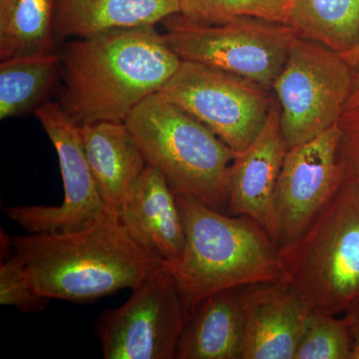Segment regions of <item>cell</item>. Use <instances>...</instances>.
Returning a JSON list of instances; mask_svg holds the SVG:
<instances>
[{
	"instance_id": "cell-19",
	"label": "cell",
	"mask_w": 359,
	"mask_h": 359,
	"mask_svg": "<svg viewBox=\"0 0 359 359\" xmlns=\"http://www.w3.org/2000/svg\"><path fill=\"white\" fill-rule=\"evenodd\" d=\"M289 25L297 36L344 53L359 41V0H292Z\"/></svg>"
},
{
	"instance_id": "cell-2",
	"label": "cell",
	"mask_w": 359,
	"mask_h": 359,
	"mask_svg": "<svg viewBox=\"0 0 359 359\" xmlns=\"http://www.w3.org/2000/svg\"><path fill=\"white\" fill-rule=\"evenodd\" d=\"M9 245L50 301L92 302L132 290L166 264L110 215L77 231L9 236Z\"/></svg>"
},
{
	"instance_id": "cell-8",
	"label": "cell",
	"mask_w": 359,
	"mask_h": 359,
	"mask_svg": "<svg viewBox=\"0 0 359 359\" xmlns=\"http://www.w3.org/2000/svg\"><path fill=\"white\" fill-rule=\"evenodd\" d=\"M269 91L247 78L182 60L158 94L205 124L238 154L263 129L276 100Z\"/></svg>"
},
{
	"instance_id": "cell-17",
	"label": "cell",
	"mask_w": 359,
	"mask_h": 359,
	"mask_svg": "<svg viewBox=\"0 0 359 359\" xmlns=\"http://www.w3.org/2000/svg\"><path fill=\"white\" fill-rule=\"evenodd\" d=\"M243 287L210 295L187 321L178 359H242Z\"/></svg>"
},
{
	"instance_id": "cell-5",
	"label": "cell",
	"mask_w": 359,
	"mask_h": 359,
	"mask_svg": "<svg viewBox=\"0 0 359 359\" xmlns=\"http://www.w3.org/2000/svg\"><path fill=\"white\" fill-rule=\"evenodd\" d=\"M283 276L311 311L334 316L359 308V186L342 183L294 242L280 247Z\"/></svg>"
},
{
	"instance_id": "cell-15",
	"label": "cell",
	"mask_w": 359,
	"mask_h": 359,
	"mask_svg": "<svg viewBox=\"0 0 359 359\" xmlns=\"http://www.w3.org/2000/svg\"><path fill=\"white\" fill-rule=\"evenodd\" d=\"M85 155L110 216L123 204L148 166L125 122H97L79 127Z\"/></svg>"
},
{
	"instance_id": "cell-3",
	"label": "cell",
	"mask_w": 359,
	"mask_h": 359,
	"mask_svg": "<svg viewBox=\"0 0 359 359\" xmlns=\"http://www.w3.org/2000/svg\"><path fill=\"white\" fill-rule=\"evenodd\" d=\"M186 243L171 269L189 318L210 295L282 278L280 247L257 222L177 196Z\"/></svg>"
},
{
	"instance_id": "cell-13",
	"label": "cell",
	"mask_w": 359,
	"mask_h": 359,
	"mask_svg": "<svg viewBox=\"0 0 359 359\" xmlns=\"http://www.w3.org/2000/svg\"><path fill=\"white\" fill-rule=\"evenodd\" d=\"M242 359H294L311 311L282 280L244 287Z\"/></svg>"
},
{
	"instance_id": "cell-4",
	"label": "cell",
	"mask_w": 359,
	"mask_h": 359,
	"mask_svg": "<svg viewBox=\"0 0 359 359\" xmlns=\"http://www.w3.org/2000/svg\"><path fill=\"white\" fill-rule=\"evenodd\" d=\"M125 123L176 196L226 212L236 153L211 129L158 93L142 101Z\"/></svg>"
},
{
	"instance_id": "cell-21",
	"label": "cell",
	"mask_w": 359,
	"mask_h": 359,
	"mask_svg": "<svg viewBox=\"0 0 359 359\" xmlns=\"http://www.w3.org/2000/svg\"><path fill=\"white\" fill-rule=\"evenodd\" d=\"M180 14L200 23H223L238 18L289 25L292 0H179Z\"/></svg>"
},
{
	"instance_id": "cell-14",
	"label": "cell",
	"mask_w": 359,
	"mask_h": 359,
	"mask_svg": "<svg viewBox=\"0 0 359 359\" xmlns=\"http://www.w3.org/2000/svg\"><path fill=\"white\" fill-rule=\"evenodd\" d=\"M118 219L168 266L178 263L185 249V226L176 194L159 170L148 164Z\"/></svg>"
},
{
	"instance_id": "cell-11",
	"label": "cell",
	"mask_w": 359,
	"mask_h": 359,
	"mask_svg": "<svg viewBox=\"0 0 359 359\" xmlns=\"http://www.w3.org/2000/svg\"><path fill=\"white\" fill-rule=\"evenodd\" d=\"M340 140L339 121L311 140L287 149L276 193L280 247L302 237L341 186Z\"/></svg>"
},
{
	"instance_id": "cell-1",
	"label": "cell",
	"mask_w": 359,
	"mask_h": 359,
	"mask_svg": "<svg viewBox=\"0 0 359 359\" xmlns=\"http://www.w3.org/2000/svg\"><path fill=\"white\" fill-rule=\"evenodd\" d=\"M59 56L65 78L61 106L78 127L126 121L182 62L154 26L77 39L65 44Z\"/></svg>"
},
{
	"instance_id": "cell-26",
	"label": "cell",
	"mask_w": 359,
	"mask_h": 359,
	"mask_svg": "<svg viewBox=\"0 0 359 359\" xmlns=\"http://www.w3.org/2000/svg\"><path fill=\"white\" fill-rule=\"evenodd\" d=\"M355 73L359 72V41L351 50L340 54Z\"/></svg>"
},
{
	"instance_id": "cell-18",
	"label": "cell",
	"mask_w": 359,
	"mask_h": 359,
	"mask_svg": "<svg viewBox=\"0 0 359 359\" xmlns=\"http://www.w3.org/2000/svg\"><path fill=\"white\" fill-rule=\"evenodd\" d=\"M58 0H0V58L55 52Z\"/></svg>"
},
{
	"instance_id": "cell-16",
	"label": "cell",
	"mask_w": 359,
	"mask_h": 359,
	"mask_svg": "<svg viewBox=\"0 0 359 359\" xmlns=\"http://www.w3.org/2000/svg\"><path fill=\"white\" fill-rule=\"evenodd\" d=\"M180 13L179 0H58L56 39L93 36L124 28L154 26Z\"/></svg>"
},
{
	"instance_id": "cell-20",
	"label": "cell",
	"mask_w": 359,
	"mask_h": 359,
	"mask_svg": "<svg viewBox=\"0 0 359 359\" xmlns=\"http://www.w3.org/2000/svg\"><path fill=\"white\" fill-rule=\"evenodd\" d=\"M60 68L56 52L4 59L0 63V119L16 117L41 102Z\"/></svg>"
},
{
	"instance_id": "cell-10",
	"label": "cell",
	"mask_w": 359,
	"mask_h": 359,
	"mask_svg": "<svg viewBox=\"0 0 359 359\" xmlns=\"http://www.w3.org/2000/svg\"><path fill=\"white\" fill-rule=\"evenodd\" d=\"M35 115L57 153L65 200L60 205H16L6 209L28 233H65L86 228L109 216L85 155L79 127L62 106L46 102Z\"/></svg>"
},
{
	"instance_id": "cell-22",
	"label": "cell",
	"mask_w": 359,
	"mask_h": 359,
	"mask_svg": "<svg viewBox=\"0 0 359 359\" xmlns=\"http://www.w3.org/2000/svg\"><path fill=\"white\" fill-rule=\"evenodd\" d=\"M353 340L344 316L311 311L302 325L294 359H351Z\"/></svg>"
},
{
	"instance_id": "cell-25",
	"label": "cell",
	"mask_w": 359,
	"mask_h": 359,
	"mask_svg": "<svg viewBox=\"0 0 359 359\" xmlns=\"http://www.w3.org/2000/svg\"><path fill=\"white\" fill-rule=\"evenodd\" d=\"M349 332H351V340H353V351H351V359H359V308L353 309L344 314Z\"/></svg>"
},
{
	"instance_id": "cell-12",
	"label": "cell",
	"mask_w": 359,
	"mask_h": 359,
	"mask_svg": "<svg viewBox=\"0 0 359 359\" xmlns=\"http://www.w3.org/2000/svg\"><path fill=\"white\" fill-rule=\"evenodd\" d=\"M287 146L280 129L276 99L263 129L231 165L226 214L257 222L278 244L280 241L276 193ZM280 247V245H278Z\"/></svg>"
},
{
	"instance_id": "cell-7",
	"label": "cell",
	"mask_w": 359,
	"mask_h": 359,
	"mask_svg": "<svg viewBox=\"0 0 359 359\" xmlns=\"http://www.w3.org/2000/svg\"><path fill=\"white\" fill-rule=\"evenodd\" d=\"M355 71L339 53L295 36L271 89L280 109L287 149L339 121L351 96Z\"/></svg>"
},
{
	"instance_id": "cell-9",
	"label": "cell",
	"mask_w": 359,
	"mask_h": 359,
	"mask_svg": "<svg viewBox=\"0 0 359 359\" xmlns=\"http://www.w3.org/2000/svg\"><path fill=\"white\" fill-rule=\"evenodd\" d=\"M188 320L173 273L165 264L132 290L122 306L99 316L95 330L103 358H177Z\"/></svg>"
},
{
	"instance_id": "cell-27",
	"label": "cell",
	"mask_w": 359,
	"mask_h": 359,
	"mask_svg": "<svg viewBox=\"0 0 359 359\" xmlns=\"http://www.w3.org/2000/svg\"><path fill=\"white\" fill-rule=\"evenodd\" d=\"M359 106V72L355 73L353 89H351V96L347 100L346 109H351V108L358 107ZM344 109V110H346Z\"/></svg>"
},
{
	"instance_id": "cell-23",
	"label": "cell",
	"mask_w": 359,
	"mask_h": 359,
	"mask_svg": "<svg viewBox=\"0 0 359 359\" xmlns=\"http://www.w3.org/2000/svg\"><path fill=\"white\" fill-rule=\"evenodd\" d=\"M0 264V304L11 306L21 313L44 311L50 299L40 294L33 285L29 273L20 257L9 245V236L1 231Z\"/></svg>"
},
{
	"instance_id": "cell-24",
	"label": "cell",
	"mask_w": 359,
	"mask_h": 359,
	"mask_svg": "<svg viewBox=\"0 0 359 359\" xmlns=\"http://www.w3.org/2000/svg\"><path fill=\"white\" fill-rule=\"evenodd\" d=\"M339 125L341 140L339 163L341 184L359 186V106L344 110Z\"/></svg>"
},
{
	"instance_id": "cell-6",
	"label": "cell",
	"mask_w": 359,
	"mask_h": 359,
	"mask_svg": "<svg viewBox=\"0 0 359 359\" xmlns=\"http://www.w3.org/2000/svg\"><path fill=\"white\" fill-rule=\"evenodd\" d=\"M163 22L168 44L182 60L247 78L269 90L297 36L289 25L256 18L209 25L179 13Z\"/></svg>"
}]
</instances>
